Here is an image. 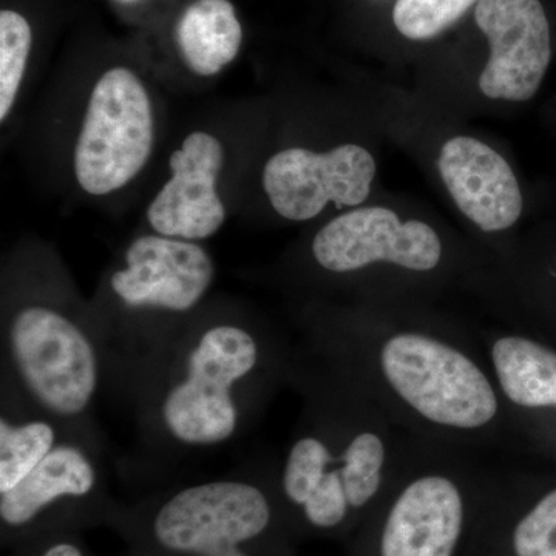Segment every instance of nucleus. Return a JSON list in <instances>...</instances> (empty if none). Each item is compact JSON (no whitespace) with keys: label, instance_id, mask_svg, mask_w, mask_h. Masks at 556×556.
Instances as JSON below:
<instances>
[{"label":"nucleus","instance_id":"obj_1","mask_svg":"<svg viewBox=\"0 0 556 556\" xmlns=\"http://www.w3.org/2000/svg\"><path fill=\"white\" fill-rule=\"evenodd\" d=\"M262 361L249 329L215 324L179 345L155 396V424L172 445L212 448L243 428L244 390Z\"/></svg>","mask_w":556,"mask_h":556},{"label":"nucleus","instance_id":"obj_2","mask_svg":"<svg viewBox=\"0 0 556 556\" xmlns=\"http://www.w3.org/2000/svg\"><path fill=\"white\" fill-rule=\"evenodd\" d=\"M7 365L35 412L61 424L83 419L101 383L100 346L56 308L24 306L3 334Z\"/></svg>","mask_w":556,"mask_h":556},{"label":"nucleus","instance_id":"obj_3","mask_svg":"<svg viewBox=\"0 0 556 556\" xmlns=\"http://www.w3.org/2000/svg\"><path fill=\"white\" fill-rule=\"evenodd\" d=\"M155 141L152 102L129 68H110L91 91L75 150V174L90 195H108L137 177Z\"/></svg>","mask_w":556,"mask_h":556},{"label":"nucleus","instance_id":"obj_4","mask_svg":"<svg viewBox=\"0 0 556 556\" xmlns=\"http://www.w3.org/2000/svg\"><path fill=\"white\" fill-rule=\"evenodd\" d=\"M380 365L399 396L431 422L473 430L496 416V394L484 372L447 343L394 336L382 348Z\"/></svg>","mask_w":556,"mask_h":556},{"label":"nucleus","instance_id":"obj_5","mask_svg":"<svg viewBox=\"0 0 556 556\" xmlns=\"http://www.w3.org/2000/svg\"><path fill=\"white\" fill-rule=\"evenodd\" d=\"M268 497L243 479H215L178 490L160 504L152 536L178 556H249L244 546L266 532Z\"/></svg>","mask_w":556,"mask_h":556},{"label":"nucleus","instance_id":"obj_6","mask_svg":"<svg viewBox=\"0 0 556 556\" xmlns=\"http://www.w3.org/2000/svg\"><path fill=\"white\" fill-rule=\"evenodd\" d=\"M375 177L376 161L361 146L343 144L327 153L294 148L266 163L263 188L277 214L306 222L321 214L329 201L338 208L364 203Z\"/></svg>","mask_w":556,"mask_h":556},{"label":"nucleus","instance_id":"obj_7","mask_svg":"<svg viewBox=\"0 0 556 556\" xmlns=\"http://www.w3.org/2000/svg\"><path fill=\"white\" fill-rule=\"evenodd\" d=\"M475 21L490 43L479 89L490 100L535 97L552 61V33L540 0H479Z\"/></svg>","mask_w":556,"mask_h":556},{"label":"nucleus","instance_id":"obj_8","mask_svg":"<svg viewBox=\"0 0 556 556\" xmlns=\"http://www.w3.org/2000/svg\"><path fill=\"white\" fill-rule=\"evenodd\" d=\"M313 254L318 265L331 273H351L378 262L431 270L441 262L442 244L426 223H402L387 207H362L318 230Z\"/></svg>","mask_w":556,"mask_h":556},{"label":"nucleus","instance_id":"obj_9","mask_svg":"<svg viewBox=\"0 0 556 556\" xmlns=\"http://www.w3.org/2000/svg\"><path fill=\"white\" fill-rule=\"evenodd\" d=\"M214 277L211 255L193 241L142 236L127 248L110 288L129 309L185 314L203 300Z\"/></svg>","mask_w":556,"mask_h":556},{"label":"nucleus","instance_id":"obj_10","mask_svg":"<svg viewBox=\"0 0 556 556\" xmlns=\"http://www.w3.org/2000/svg\"><path fill=\"white\" fill-rule=\"evenodd\" d=\"M225 152L217 138L204 131L190 134L172 153V178L148 208L155 232L185 241L215 236L226 219L217 181Z\"/></svg>","mask_w":556,"mask_h":556},{"label":"nucleus","instance_id":"obj_11","mask_svg":"<svg viewBox=\"0 0 556 556\" xmlns=\"http://www.w3.org/2000/svg\"><path fill=\"white\" fill-rule=\"evenodd\" d=\"M456 206L484 232L511 228L521 217L522 193L506 160L478 139L455 137L438 160Z\"/></svg>","mask_w":556,"mask_h":556},{"label":"nucleus","instance_id":"obj_12","mask_svg":"<svg viewBox=\"0 0 556 556\" xmlns=\"http://www.w3.org/2000/svg\"><path fill=\"white\" fill-rule=\"evenodd\" d=\"M463 518V497L450 479H417L391 508L382 556H452Z\"/></svg>","mask_w":556,"mask_h":556},{"label":"nucleus","instance_id":"obj_13","mask_svg":"<svg viewBox=\"0 0 556 556\" xmlns=\"http://www.w3.org/2000/svg\"><path fill=\"white\" fill-rule=\"evenodd\" d=\"M100 484V468L86 445L62 439L20 485L0 495V521L24 530L54 507L86 500Z\"/></svg>","mask_w":556,"mask_h":556},{"label":"nucleus","instance_id":"obj_14","mask_svg":"<svg viewBox=\"0 0 556 556\" xmlns=\"http://www.w3.org/2000/svg\"><path fill=\"white\" fill-rule=\"evenodd\" d=\"M328 445L316 437L299 439L289 452L283 471L288 500L303 508L306 519L318 529H332L345 519L350 503L340 464Z\"/></svg>","mask_w":556,"mask_h":556},{"label":"nucleus","instance_id":"obj_15","mask_svg":"<svg viewBox=\"0 0 556 556\" xmlns=\"http://www.w3.org/2000/svg\"><path fill=\"white\" fill-rule=\"evenodd\" d=\"M179 53L200 76H214L236 60L243 28L229 0H195L177 24Z\"/></svg>","mask_w":556,"mask_h":556},{"label":"nucleus","instance_id":"obj_16","mask_svg":"<svg viewBox=\"0 0 556 556\" xmlns=\"http://www.w3.org/2000/svg\"><path fill=\"white\" fill-rule=\"evenodd\" d=\"M501 388L514 404L556 408V353L525 338H503L492 348Z\"/></svg>","mask_w":556,"mask_h":556},{"label":"nucleus","instance_id":"obj_17","mask_svg":"<svg viewBox=\"0 0 556 556\" xmlns=\"http://www.w3.org/2000/svg\"><path fill=\"white\" fill-rule=\"evenodd\" d=\"M62 424L35 412L13 416L3 409L0 417V495L20 485L43 457L64 439Z\"/></svg>","mask_w":556,"mask_h":556},{"label":"nucleus","instance_id":"obj_18","mask_svg":"<svg viewBox=\"0 0 556 556\" xmlns=\"http://www.w3.org/2000/svg\"><path fill=\"white\" fill-rule=\"evenodd\" d=\"M31 28L21 13H0V121H5L16 101L31 50Z\"/></svg>","mask_w":556,"mask_h":556},{"label":"nucleus","instance_id":"obj_19","mask_svg":"<svg viewBox=\"0 0 556 556\" xmlns=\"http://www.w3.org/2000/svg\"><path fill=\"white\" fill-rule=\"evenodd\" d=\"M342 479L350 507H364L378 493L386 447L378 434H357L342 453Z\"/></svg>","mask_w":556,"mask_h":556},{"label":"nucleus","instance_id":"obj_20","mask_svg":"<svg viewBox=\"0 0 556 556\" xmlns=\"http://www.w3.org/2000/svg\"><path fill=\"white\" fill-rule=\"evenodd\" d=\"M479 0H397L394 27L412 40L437 38L456 24Z\"/></svg>","mask_w":556,"mask_h":556},{"label":"nucleus","instance_id":"obj_21","mask_svg":"<svg viewBox=\"0 0 556 556\" xmlns=\"http://www.w3.org/2000/svg\"><path fill=\"white\" fill-rule=\"evenodd\" d=\"M514 546L518 556H556V490L519 522Z\"/></svg>","mask_w":556,"mask_h":556},{"label":"nucleus","instance_id":"obj_22","mask_svg":"<svg viewBox=\"0 0 556 556\" xmlns=\"http://www.w3.org/2000/svg\"><path fill=\"white\" fill-rule=\"evenodd\" d=\"M40 556H84V554L76 544L56 543L46 548Z\"/></svg>","mask_w":556,"mask_h":556},{"label":"nucleus","instance_id":"obj_23","mask_svg":"<svg viewBox=\"0 0 556 556\" xmlns=\"http://www.w3.org/2000/svg\"><path fill=\"white\" fill-rule=\"evenodd\" d=\"M118 2L131 3V2H137V0H118Z\"/></svg>","mask_w":556,"mask_h":556}]
</instances>
